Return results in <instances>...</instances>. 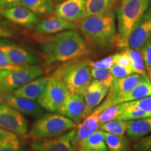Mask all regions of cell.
<instances>
[{
  "mask_svg": "<svg viewBox=\"0 0 151 151\" xmlns=\"http://www.w3.org/2000/svg\"><path fill=\"white\" fill-rule=\"evenodd\" d=\"M45 65L80 59L90 52L83 36L76 29L67 30L43 39L41 43Z\"/></svg>",
  "mask_w": 151,
  "mask_h": 151,
  "instance_id": "obj_1",
  "label": "cell"
},
{
  "mask_svg": "<svg viewBox=\"0 0 151 151\" xmlns=\"http://www.w3.org/2000/svg\"><path fill=\"white\" fill-rule=\"evenodd\" d=\"M77 22V28L89 48L102 49L116 45L117 23L114 10L86 17Z\"/></svg>",
  "mask_w": 151,
  "mask_h": 151,
  "instance_id": "obj_2",
  "label": "cell"
},
{
  "mask_svg": "<svg viewBox=\"0 0 151 151\" xmlns=\"http://www.w3.org/2000/svg\"><path fill=\"white\" fill-rule=\"evenodd\" d=\"M150 4L151 0H121L117 9V46L129 48L132 29Z\"/></svg>",
  "mask_w": 151,
  "mask_h": 151,
  "instance_id": "obj_3",
  "label": "cell"
},
{
  "mask_svg": "<svg viewBox=\"0 0 151 151\" xmlns=\"http://www.w3.org/2000/svg\"><path fill=\"white\" fill-rule=\"evenodd\" d=\"M89 63V60H72L67 62L53 73L61 79L69 92L83 96L93 81Z\"/></svg>",
  "mask_w": 151,
  "mask_h": 151,
  "instance_id": "obj_4",
  "label": "cell"
},
{
  "mask_svg": "<svg viewBox=\"0 0 151 151\" xmlns=\"http://www.w3.org/2000/svg\"><path fill=\"white\" fill-rule=\"evenodd\" d=\"M76 127L77 124L73 120L61 114H43L32 125L26 137L32 141L51 139L64 134Z\"/></svg>",
  "mask_w": 151,
  "mask_h": 151,
  "instance_id": "obj_5",
  "label": "cell"
},
{
  "mask_svg": "<svg viewBox=\"0 0 151 151\" xmlns=\"http://www.w3.org/2000/svg\"><path fill=\"white\" fill-rule=\"evenodd\" d=\"M42 67L32 65L20 66L14 69L0 71V93H9L34 79L43 76Z\"/></svg>",
  "mask_w": 151,
  "mask_h": 151,
  "instance_id": "obj_6",
  "label": "cell"
},
{
  "mask_svg": "<svg viewBox=\"0 0 151 151\" xmlns=\"http://www.w3.org/2000/svg\"><path fill=\"white\" fill-rule=\"evenodd\" d=\"M69 92L61 79L52 73L48 76L46 88L37 102L45 110L58 113Z\"/></svg>",
  "mask_w": 151,
  "mask_h": 151,
  "instance_id": "obj_7",
  "label": "cell"
},
{
  "mask_svg": "<svg viewBox=\"0 0 151 151\" xmlns=\"http://www.w3.org/2000/svg\"><path fill=\"white\" fill-rule=\"evenodd\" d=\"M0 128L12 132L19 137H26L28 122L24 115L9 106L0 104Z\"/></svg>",
  "mask_w": 151,
  "mask_h": 151,
  "instance_id": "obj_8",
  "label": "cell"
},
{
  "mask_svg": "<svg viewBox=\"0 0 151 151\" xmlns=\"http://www.w3.org/2000/svg\"><path fill=\"white\" fill-rule=\"evenodd\" d=\"M76 128L59 137L51 139L32 141L30 144L32 150L35 151H78L73 144Z\"/></svg>",
  "mask_w": 151,
  "mask_h": 151,
  "instance_id": "obj_9",
  "label": "cell"
},
{
  "mask_svg": "<svg viewBox=\"0 0 151 151\" xmlns=\"http://www.w3.org/2000/svg\"><path fill=\"white\" fill-rule=\"evenodd\" d=\"M0 104L9 106L22 114L40 118L44 114L42 107L34 100L16 96L11 92L0 93Z\"/></svg>",
  "mask_w": 151,
  "mask_h": 151,
  "instance_id": "obj_10",
  "label": "cell"
},
{
  "mask_svg": "<svg viewBox=\"0 0 151 151\" xmlns=\"http://www.w3.org/2000/svg\"><path fill=\"white\" fill-rule=\"evenodd\" d=\"M143 77V76L134 73L124 78L115 79L109 88L106 99L102 104L99 106V108L102 111L109 106V104L113 99L127 94L139 84V83L142 80Z\"/></svg>",
  "mask_w": 151,
  "mask_h": 151,
  "instance_id": "obj_11",
  "label": "cell"
},
{
  "mask_svg": "<svg viewBox=\"0 0 151 151\" xmlns=\"http://www.w3.org/2000/svg\"><path fill=\"white\" fill-rule=\"evenodd\" d=\"M0 48L12 65H35L39 61V58L35 54L15 43L1 40Z\"/></svg>",
  "mask_w": 151,
  "mask_h": 151,
  "instance_id": "obj_12",
  "label": "cell"
},
{
  "mask_svg": "<svg viewBox=\"0 0 151 151\" xmlns=\"http://www.w3.org/2000/svg\"><path fill=\"white\" fill-rule=\"evenodd\" d=\"M151 38V4L132 29L129 39V48L140 50Z\"/></svg>",
  "mask_w": 151,
  "mask_h": 151,
  "instance_id": "obj_13",
  "label": "cell"
},
{
  "mask_svg": "<svg viewBox=\"0 0 151 151\" xmlns=\"http://www.w3.org/2000/svg\"><path fill=\"white\" fill-rule=\"evenodd\" d=\"M0 16L12 23L33 28L40 22L38 16L24 6L0 9Z\"/></svg>",
  "mask_w": 151,
  "mask_h": 151,
  "instance_id": "obj_14",
  "label": "cell"
},
{
  "mask_svg": "<svg viewBox=\"0 0 151 151\" xmlns=\"http://www.w3.org/2000/svg\"><path fill=\"white\" fill-rule=\"evenodd\" d=\"M87 0H65L55 7V15L70 22H77L83 16L86 10Z\"/></svg>",
  "mask_w": 151,
  "mask_h": 151,
  "instance_id": "obj_15",
  "label": "cell"
},
{
  "mask_svg": "<svg viewBox=\"0 0 151 151\" xmlns=\"http://www.w3.org/2000/svg\"><path fill=\"white\" fill-rule=\"evenodd\" d=\"M86 102L83 96L69 92L58 113L67 117L76 124H80L85 118Z\"/></svg>",
  "mask_w": 151,
  "mask_h": 151,
  "instance_id": "obj_16",
  "label": "cell"
},
{
  "mask_svg": "<svg viewBox=\"0 0 151 151\" xmlns=\"http://www.w3.org/2000/svg\"><path fill=\"white\" fill-rule=\"evenodd\" d=\"M109 88L102 83L94 79L88 87L83 97L86 102L85 118L95 110L98 106L102 102L108 93Z\"/></svg>",
  "mask_w": 151,
  "mask_h": 151,
  "instance_id": "obj_17",
  "label": "cell"
},
{
  "mask_svg": "<svg viewBox=\"0 0 151 151\" xmlns=\"http://www.w3.org/2000/svg\"><path fill=\"white\" fill-rule=\"evenodd\" d=\"M76 24L66 20L57 16H49L43 19L36 26L35 32L38 35H52L67 30L76 29Z\"/></svg>",
  "mask_w": 151,
  "mask_h": 151,
  "instance_id": "obj_18",
  "label": "cell"
},
{
  "mask_svg": "<svg viewBox=\"0 0 151 151\" xmlns=\"http://www.w3.org/2000/svg\"><path fill=\"white\" fill-rule=\"evenodd\" d=\"M101 111V109L98 106L93 112L86 117L80 124H77L76 134L73 138V144L76 147L79 143L85 140L99 129V116Z\"/></svg>",
  "mask_w": 151,
  "mask_h": 151,
  "instance_id": "obj_19",
  "label": "cell"
},
{
  "mask_svg": "<svg viewBox=\"0 0 151 151\" xmlns=\"http://www.w3.org/2000/svg\"><path fill=\"white\" fill-rule=\"evenodd\" d=\"M48 76H41L37 78L24 86L15 90L11 93L20 97L36 101L39 99L46 88Z\"/></svg>",
  "mask_w": 151,
  "mask_h": 151,
  "instance_id": "obj_20",
  "label": "cell"
},
{
  "mask_svg": "<svg viewBox=\"0 0 151 151\" xmlns=\"http://www.w3.org/2000/svg\"><path fill=\"white\" fill-rule=\"evenodd\" d=\"M150 96H151V81L146 75L143 77L142 80L131 91L123 96L113 99L109 106L137 101Z\"/></svg>",
  "mask_w": 151,
  "mask_h": 151,
  "instance_id": "obj_21",
  "label": "cell"
},
{
  "mask_svg": "<svg viewBox=\"0 0 151 151\" xmlns=\"http://www.w3.org/2000/svg\"><path fill=\"white\" fill-rule=\"evenodd\" d=\"M151 134V117L127 121L126 135L133 142Z\"/></svg>",
  "mask_w": 151,
  "mask_h": 151,
  "instance_id": "obj_22",
  "label": "cell"
},
{
  "mask_svg": "<svg viewBox=\"0 0 151 151\" xmlns=\"http://www.w3.org/2000/svg\"><path fill=\"white\" fill-rule=\"evenodd\" d=\"M78 151H109L105 142L104 132L98 129L76 146Z\"/></svg>",
  "mask_w": 151,
  "mask_h": 151,
  "instance_id": "obj_23",
  "label": "cell"
},
{
  "mask_svg": "<svg viewBox=\"0 0 151 151\" xmlns=\"http://www.w3.org/2000/svg\"><path fill=\"white\" fill-rule=\"evenodd\" d=\"M118 0H87L83 18L103 14L113 10Z\"/></svg>",
  "mask_w": 151,
  "mask_h": 151,
  "instance_id": "obj_24",
  "label": "cell"
},
{
  "mask_svg": "<svg viewBox=\"0 0 151 151\" xmlns=\"http://www.w3.org/2000/svg\"><path fill=\"white\" fill-rule=\"evenodd\" d=\"M21 3L37 16L52 14L55 7L54 0H21Z\"/></svg>",
  "mask_w": 151,
  "mask_h": 151,
  "instance_id": "obj_25",
  "label": "cell"
},
{
  "mask_svg": "<svg viewBox=\"0 0 151 151\" xmlns=\"http://www.w3.org/2000/svg\"><path fill=\"white\" fill-rule=\"evenodd\" d=\"M0 151H22L19 136L0 128Z\"/></svg>",
  "mask_w": 151,
  "mask_h": 151,
  "instance_id": "obj_26",
  "label": "cell"
},
{
  "mask_svg": "<svg viewBox=\"0 0 151 151\" xmlns=\"http://www.w3.org/2000/svg\"><path fill=\"white\" fill-rule=\"evenodd\" d=\"M105 142L109 151H130L129 138L124 135H116L104 132Z\"/></svg>",
  "mask_w": 151,
  "mask_h": 151,
  "instance_id": "obj_27",
  "label": "cell"
},
{
  "mask_svg": "<svg viewBox=\"0 0 151 151\" xmlns=\"http://www.w3.org/2000/svg\"><path fill=\"white\" fill-rule=\"evenodd\" d=\"M122 104H123V108L116 120L129 121V120H136V119L151 117L149 113L134 104L132 101L124 102L122 103Z\"/></svg>",
  "mask_w": 151,
  "mask_h": 151,
  "instance_id": "obj_28",
  "label": "cell"
},
{
  "mask_svg": "<svg viewBox=\"0 0 151 151\" xmlns=\"http://www.w3.org/2000/svg\"><path fill=\"white\" fill-rule=\"evenodd\" d=\"M131 60L132 68L133 72L137 74L141 75L143 76H146V66L144 64L143 55L141 50L127 48L126 49Z\"/></svg>",
  "mask_w": 151,
  "mask_h": 151,
  "instance_id": "obj_29",
  "label": "cell"
},
{
  "mask_svg": "<svg viewBox=\"0 0 151 151\" xmlns=\"http://www.w3.org/2000/svg\"><path fill=\"white\" fill-rule=\"evenodd\" d=\"M127 129V121L113 120L99 125V129L116 135H124Z\"/></svg>",
  "mask_w": 151,
  "mask_h": 151,
  "instance_id": "obj_30",
  "label": "cell"
},
{
  "mask_svg": "<svg viewBox=\"0 0 151 151\" xmlns=\"http://www.w3.org/2000/svg\"><path fill=\"white\" fill-rule=\"evenodd\" d=\"M122 108H123V104L121 103L118 104L109 106L106 108L103 109L99 113V116L100 125L111 120H116V118L121 113Z\"/></svg>",
  "mask_w": 151,
  "mask_h": 151,
  "instance_id": "obj_31",
  "label": "cell"
},
{
  "mask_svg": "<svg viewBox=\"0 0 151 151\" xmlns=\"http://www.w3.org/2000/svg\"><path fill=\"white\" fill-rule=\"evenodd\" d=\"M90 73H91L92 78L102 83L104 86L109 88H110L113 82L115 80L110 69L91 68Z\"/></svg>",
  "mask_w": 151,
  "mask_h": 151,
  "instance_id": "obj_32",
  "label": "cell"
},
{
  "mask_svg": "<svg viewBox=\"0 0 151 151\" xmlns=\"http://www.w3.org/2000/svg\"><path fill=\"white\" fill-rule=\"evenodd\" d=\"M118 55V53H116L103 58V59L95 60V61H90V67L91 68H97V69H110L116 64Z\"/></svg>",
  "mask_w": 151,
  "mask_h": 151,
  "instance_id": "obj_33",
  "label": "cell"
},
{
  "mask_svg": "<svg viewBox=\"0 0 151 151\" xmlns=\"http://www.w3.org/2000/svg\"><path fill=\"white\" fill-rule=\"evenodd\" d=\"M133 151H151V134L135 142Z\"/></svg>",
  "mask_w": 151,
  "mask_h": 151,
  "instance_id": "obj_34",
  "label": "cell"
},
{
  "mask_svg": "<svg viewBox=\"0 0 151 151\" xmlns=\"http://www.w3.org/2000/svg\"><path fill=\"white\" fill-rule=\"evenodd\" d=\"M110 71L111 73H112L113 78L115 79L124 78V77L127 76L134 73L132 69H130V68L121 67V66L116 65V64H115L111 68Z\"/></svg>",
  "mask_w": 151,
  "mask_h": 151,
  "instance_id": "obj_35",
  "label": "cell"
},
{
  "mask_svg": "<svg viewBox=\"0 0 151 151\" xmlns=\"http://www.w3.org/2000/svg\"><path fill=\"white\" fill-rule=\"evenodd\" d=\"M146 67L151 68V38L147 41L141 49Z\"/></svg>",
  "mask_w": 151,
  "mask_h": 151,
  "instance_id": "obj_36",
  "label": "cell"
},
{
  "mask_svg": "<svg viewBox=\"0 0 151 151\" xmlns=\"http://www.w3.org/2000/svg\"><path fill=\"white\" fill-rule=\"evenodd\" d=\"M116 64L118 65L121 66V67L130 68V69H132L131 60H130L129 55H128V52L126 50L122 52H118V55L116 59Z\"/></svg>",
  "mask_w": 151,
  "mask_h": 151,
  "instance_id": "obj_37",
  "label": "cell"
},
{
  "mask_svg": "<svg viewBox=\"0 0 151 151\" xmlns=\"http://www.w3.org/2000/svg\"><path fill=\"white\" fill-rule=\"evenodd\" d=\"M132 102L151 116V96L137 101H133Z\"/></svg>",
  "mask_w": 151,
  "mask_h": 151,
  "instance_id": "obj_38",
  "label": "cell"
},
{
  "mask_svg": "<svg viewBox=\"0 0 151 151\" xmlns=\"http://www.w3.org/2000/svg\"><path fill=\"white\" fill-rule=\"evenodd\" d=\"M20 66L12 65L9 61L8 58L6 55L0 48V71L1 70H9V69H14L18 68Z\"/></svg>",
  "mask_w": 151,
  "mask_h": 151,
  "instance_id": "obj_39",
  "label": "cell"
},
{
  "mask_svg": "<svg viewBox=\"0 0 151 151\" xmlns=\"http://www.w3.org/2000/svg\"><path fill=\"white\" fill-rule=\"evenodd\" d=\"M22 6L21 0H0V9Z\"/></svg>",
  "mask_w": 151,
  "mask_h": 151,
  "instance_id": "obj_40",
  "label": "cell"
},
{
  "mask_svg": "<svg viewBox=\"0 0 151 151\" xmlns=\"http://www.w3.org/2000/svg\"><path fill=\"white\" fill-rule=\"evenodd\" d=\"M14 34L7 28L0 26V38H12Z\"/></svg>",
  "mask_w": 151,
  "mask_h": 151,
  "instance_id": "obj_41",
  "label": "cell"
},
{
  "mask_svg": "<svg viewBox=\"0 0 151 151\" xmlns=\"http://www.w3.org/2000/svg\"><path fill=\"white\" fill-rule=\"evenodd\" d=\"M146 75L148 77V78L150 79L151 81V68L146 67Z\"/></svg>",
  "mask_w": 151,
  "mask_h": 151,
  "instance_id": "obj_42",
  "label": "cell"
},
{
  "mask_svg": "<svg viewBox=\"0 0 151 151\" xmlns=\"http://www.w3.org/2000/svg\"><path fill=\"white\" fill-rule=\"evenodd\" d=\"M54 1H57V2H61V1H65V0H54Z\"/></svg>",
  "mask_w": 151,
  "mask_h": 151,
  "instance_id": "obj_43",
  "label": "cell"
},
{
  "mask_svg": "<svg viewBox=\"0 0 151 151\" xmlns=\"http://www.w3.org/2000/svg\"><path fill=\"white\" fill-rule=\"evenodd\" d=\"M27 151H35V150H28Z\"/></svg>",
  "mask_w": 151,
  "mask_h": 151,
  "instance_id": "obj_44",
  "label": "cell"
}]
</instances>
